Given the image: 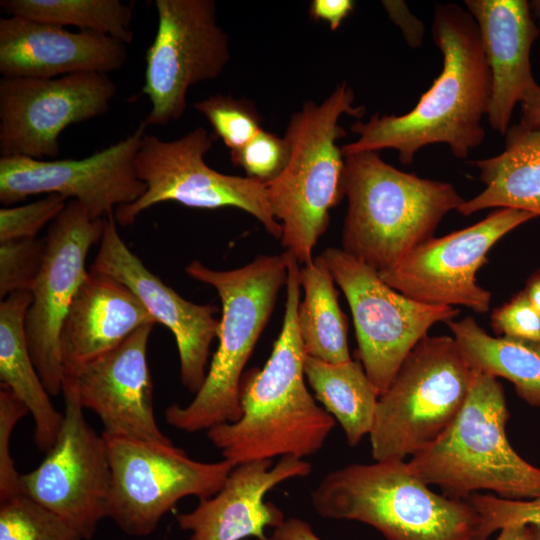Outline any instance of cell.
Wrapping results in <instances>:
<instances>
[{
  "label": "cell",
  "mask_w": 540,
  "mask_h": 540,
  "mask_svg": "<svg viewBox=\"0 0 540 540\" xmlns=\"http://www.w3.org/2000/svg\"><path fill=\"white\" fill-rule=\"evenodd\" d=\"M521 104L520 123L531 128L540 127V85H534L524 96Z\"/></svg>",
  "instance_id": "41"
},
{
  "label": "cell",
  "mask_w": 540,
  "mask_h": 540,
  "mask_svg": "<svg viewBox=\"0 0 540 540\" xmlns=\"http://www.w3.org/2000/svg\"><path fill=\"white\" fill-rule=\"evenodd\" d=\"M146 127L143 121L126 138L82 159L0 157V203L9 207L32 195L58 194L78 201L92 219L113 215L146 190L135 170Z\"/></svg>",
  "instance_id": "17"
},
{
  "label": "cell",
  "mask_w": 540,
  "mask_h": 540,
  "mask_svg": "<svg viewBox=\"0 0 540 540\" xmlns=\"http://www.w3.org/2000/svg\"><path fill=\"white\" fill-rule=\"evenodd\" d=\"M10 16L58 26H75L130 43L133 4L120 0H1Z\"/></svg>",
  "instance_id": "29"
},
{
  "label": "cell",
  "mask_w": 540,
  "mask_h": 540,
  "mask_svg": "<svg viewBox=\"0 0 540 540\" xmlns=\"http://www.w3.org/2000/svg\"><path fill=\"white\" fill-rule=\"evenodd\" d=\"M32 301L30 291L13 292L0 303V380L24 403L34 421L37 448L48 452L63 425L29 352L25 319Z\"/></svg>",
  "instance_id": "24"
},
{
  "label": "cell",
  "mask_w": 540,
  "mask_h": 540,
  "mask_svg": "<svg viewBox=\"0 0 540 540\" xmlns=\"http://www.w3.org/2000/svg\"><path fill=\"white\" fill-rule=\"evenodd\" d=\"M481 38L492 79L487 119L505 135L513 110L536 85L530 53L540 34L526 0H465Z\"/></svg>",
  "instance_id": "22"
},
{
  "label": "cell",
  "mask_w": 540,
  "mask_h": 540,
  "mask_svg": "<svg viewBox=\"0 0 540 540\" xmlns=\"http://www.w3.org/2000/svg\"><path fill=\"white\" fill-rule=\"evenodd\" d=\"M311 501L321 517L367 524L386 540H480L475 508L433 492L405 460L335 469L322 478Z\"/></svg>",
  "instance_id": "6"
},
{
  "label": "cell",
  "mask_w": 540,
  "mask_h": 540,
  "mask_svg": "<svg viewBox=\"0 0 540 540\" xmlns=\"http://www.w3.org/2000/svg\"><path fill=\"white\" fill-rule=\"evenodd\" d=\"M534 218L516 209H496L469 227L429 239L379 275L391 288L419 303L486 313L491 293L477 283V271L501 238Z\"/></svg>",
  "instance_id": "15"
},
{
  "label": "cell",
  "mask_w": 540,
  "mask_h": 540,
  "mask_svg": "<svg viewBox=\"0 0 540 540\" xmlns=\"http://www.w3.org/2000/svg\"><path fill=\"white\" fill-rule=\"evenodd\" d=\"M480 516V540L511 525L540 527V497L507 500L495 495L473 494L466 499Z\"/></svg>",
  "instance_id": "34"
},
{
  "label": "cell",
  "mask_w": 540,
  "mask_h": 540,
  "mask_svg": "<svg viewBox=\"0 0 540 540\" xmlns=\"http://www.w3.org/2000/svg\"><path fill=\"white\" fill-rule=\"evenodd\" d=\"M509 417L502 384L474 371L458 416L435 442L406 462L410 472L453 499L466 500L480 490L507 500L540 497V468L509 443Z\"/></svg>",
  "instance_id": "5"
},
{
  "label": "cell",
  "mask_w": 540,
  "mask_h": 540,
  "mask_svg": "<svg viewBox=\"0 0 540 540\" xmlns=\"http://www.w3.org/2000/svg\"><path fill=\"white\" fill-rule=\"evenodd\" d=\"M116 94V83L104 73L2 77L0 157L57 158L62 132L105 114Z\"/></svg>",
  "instance_id": "14"
},
{
  "label": "cell",
  "mask_w": 540,
  "mask_h": 540,
  "mask_svg": "<svg viewBox=\"0 0 540 540\" xmlns=\"http://www.w3.org/2000/svg\"><path fill=\"white\" fill-rule=\"evenodd\" d=\"M532 303L540 311V268L533 271L525 282L523 289Z\"/></svg>",
  "instance_id": "43"
},
{
  "label": "cell",
  "mask_w": 540,
  "mask_h": 540,
  "mask_svg": "<svg viewBox=\"0 0 540 540\" xmlns=\"http://www.w3.org/2000/svg\"><path fill=\"white\" fill-rule=\"evenodd\" d=\"M268 540H322L303 519L291 517L273 528Z\"/></svg>",
  "instance_id": "40"
},
{
  "label": "cell",
  "mask_w": 540,
  "mask_h": 540,
  "mask_svg": "<svg viewBox=\"0 0 540 540\" xmlns=\"http://www.w3.org/2000/svg\"><path fill=\"white\" fill-rule=\"evenodd\" d=\"M355 2L351 0H313L309 6L312 19L325 21L335 31L353 11Z\"/></svg>",
  "instance_id": "39"
},
{
  "label": "cell",
  "mask_w": 540,
  "mask_h": 540,
  "mask_svg": "<svg viewBox=\"0 0 540 540\" xmlns=\"http://www.w3.org/2000/svg\"><path fill=\"white\" fill-rule=\"evenodd\" d=\"M114 214L104 219L99 249L90 271L109 275L130 288L156 320L174 335L180 379L197 393L207 374L211 342L217 337L218 307L200 305L181 297L148 270L120 237Z\"/></svg>",
  "instance_id": "18"
},
{
  "label": "cell",
  "mask_w": 540,
  "mask_h": 540,
  "mask_svg": "<svg viewBox=\"0 0 540 540\" xmlns=\"http://www.w3.org/2000/svg\"><path fill=\"white\" fill-rule=\"evenodd\" d=\"M495 540H530V527L528 525H511L499 530Z\"/></svg>",
  "instance_id": "42"
},
{
  "label": "cell",
  "mask_w": 540,
  "mask_h": 540,
  "mask_svg": "<svg viewBox=\"0 0 540 540\" xmlns=\"http://www.w3.org/2000/svg\"><path fill=\"white\" fill-rule=\"evenodd\" d=\"M490 322L499 336L540 341V311L523 289L496 307Z\"/></svg>",
  "instance_id": "37"
},
{
  "label": "cell",
  "mask_w": 540,
  "mask_h": 540,
  "mask_svg": "<svg viewBox=\"0 0 540 540\" xmlns=\"http://www.w3.org/2000/svg\"><path fill=\"white\" fill-rule=\"evenodd\" d=\"M154 5L158 25L147 49L142 89L151 110L144 123L164 126L183 116L191 86L221 75L230 49L214 0H156Z\"/></svg>",
  "instance_id": "12"
},
{
  "label": "cell",
  "mask_w": 540,
  "mask_h": 540,
  "mask_svg": "<svg viewBox=\"0 0 540 540\" xmlns=\"http://www.w3.org/2000/svg\"><path fill=\"white\" fill-rule=\"evenodd\" d=\"M214 133L231 151L243 147L262 129V119L252 101L217 94L194 103Z\"/></svg>",
  "instance_id": "31"
},
{
  "label": "cell",
  "mask_w": 540,
  "mask_h": 540,
  "mask_svg": "<svg viewBox=\"0 0 540 540\" xmlns=\"http://www.w3.org/2000/svg\"><path fill=\"white\" fill-rule=\"evenodd\" d=\"M382 5L389 18L401 29L408 45L412 48L421 46L425 32L424 24L411 13L405 2L384 0Z\"/></svg>",
  "instance_id": "38"
},
{
  "label": "cell",
  "mask_w": 540,
  "mask_h": 540,
  "mask_svg": "<svg viewBox=\"0 0 540 540\" xmlns=\"http://www.w3.org/2000/svg\"><path fill=\"white\" fill-rule=\"evenodd\" d=\"M212 145V136L201 126L173 140L145 133L135 157V170L146 190L136 201L116 208V223L131 225L146 209L175 201L193 208H239L280 239L282 226L273 214L266 184L210 168L204 156Z\"/></svg>",
  "instance_id": "9"
},
{
  "label": "cell",
  "mask_w": 540,
  "mask_h": 540,
  "mask_svg": "<svg viewBox=\"0 0 540 540\" xmlns=\"http://www.w3.org/2000/svg\"><path fill=\"white\" fill-rule=\"evenodd\" d=\"M344 159L342 249L378 272L433 238L444 216L465 202L451 183L401 171L378 152Z\"/></svg>",
  "instance_id": "3"
},
{
  "label": "cell",
  "mask_w": 540,
  "mask_h": 540,
  "mask_svg": "<svg viewBox=\"0 0 540 540\" xmlns=\"http://www.w3.org/2000/svg\"><path fill=\"white\" fill-rule=\"evenodd\" d=\"M29 413L27 407L6 386L0 389V502L21 494L20 473L10 452V443L18 421Z\"/></svg>",
  "instance_id": "36"
},
{
  "label": "cell",
  "mask_w": 540,
  "mask_h": 540,
  "mask_svg": "<svg viewBox=\"0 0 540 540\" xmlns=\"http://www.w3.org/2000/svg\"><path fill=\"white\" fill-rule=\"evenodd\" d=\"M432 35L443 68L431 87L406 114L375 113L366 122L356 121L351 130L358 138L341 147L343 156L393 149L401 163L410 165L431 144H446L455 157L465 158L483 142L492 79L477 24L459 5L439 4Z\"/></svg>",
  "instance_id": "1"
},
{
  "label": "cell",
  "mask_w": 540,
  "mask_h": 540,
  "mask_svg": "<svg viewBox=\"0 0 540 540\" xmlns=\"http://www.w3.org/2000/svg\"><path fill=\"white\" fill-rule=\"evenodd\" d=\"M104 219H92L78 201L71 200L48 228L42 264L30 290L25 332L37 372L52 396L62 393V325L88 274L86 258L91 246L101 240Z\"/></svg>",
  "instance_id": "16"
},
{
  "label": "cell",
  "mask_w": 540,
  "mask_h": 540,
  "mask_svg": "<svg viewBox=\"0 0 540 540\" xmlns=\"http://www.w3.org/2000/svg\"><path fill=\"white\" fill-rule=\"evenodd\" d=\"M66 199L58 194L26 205L0 209V243L16 239H32L48 222H53L66 206Z\"/></svg>",
  "instance_id": "35"
},
{
  "label": "cell",
  "mask_w": 540,
  "mask_h": 540,
  "mask_svg": "<svg viewBox=\"0 0 540 540\" xmlns=\"http://www.w3.org/2000/svg\"><path fill=\"white\" fill-rule=\"evenodd\" d=\"M311 471L309 462L294 456H282L274 465L271 459L238 464L216 494L177 514L176 522L190 532L189 540H268L265 528H275L286 518L280 508L264 500L265 495Z\"/></svg>",
  "instance_id": "20"
},
{
  "label": "cell",
  "mask_w": 540,
  "mask_h": 540,
  "mask_svg": "<svg viewBox=\"0 0 540 540\" xmlns=\"http://www.w3.org/2000/svg\"><path fill=\"white\" fill-rule=\"evenodd\" d=\"M146 324L157 322L130 288L109 275L89 271L60 333L64 372L109 352Z\"/></svg>",
  "instance_id": "23"
},
{
  "label": "cell",
  "mask_w": 540,
  "mask_h": 540,
  "mask_svg": "<svg viewBox=\"0 0 540 540\" xmlns=\"http://www.w3.org/2000/svg\"><path fill=\"white\" fill-rule=\"evenodd\" d=\"M320 256L347 299L358 360L381 395L431 327L452 321L459 310L406 297L386 284L377 270L343 249L330 247Z\"/></svg>",
  "instance_id": "11"
},
{
  "label": "cell",
  "mask_w": 540,
  "mask_h": 540,
  "mask_svg": "<svg viewBox=\"0 0 540 540\" xmlns=\"http://www.w3.org/2000/svg\"><path fill=\"white\" fill-rule=\"evenodd\" d=\"M126 44L108 35L10 16L0 19L2 77L57 78L121 69Z\"/></svg>",
  "instance_id": "21"
},
{
  "label": "cell",
  "mask_w": 540,
  "mask_h": 540,
  "mask_svg": "<svg viewBox=\"0 0 540 540\" xmlns=\"http://www.w3.org/2000/svg\"><path fill=\"white\" fill-rule=\"evenodd\" d=\"M484 190L459 206L468 216L488 208H511L540 216V127L516 123L505 134L504 150L470 162Z\"/></svg>",
  "instance_id": "25"
},
{
  "label": "cell",
  "mask_w": 540,
  "mask_h": 540,
  "mask_svg": "<svg viewBox=\"0 0 540 540\" xmlns=\"http://www.w3.org/2000/svg\"><path fill=\"white\" fill-rule=\"evenodd\" d=\"M230 154L233 165L241 167L246 177L268 184L286 167L290 145L285 137L262 129L243 147Z\"/></svg>",
  "instance_id": "33"
},
{
  "label": "cell",
  "mask_w": 540,
  "mask_h": 540,
  "mask_svg": "<svg viewBox=\"0 0 540 540\" xmlns=\"http://www.w3.org/2000/svg\"><path fill=\"white\" fill-rule=\"evenodd\" d=\"M473 375L452 336L420 340L379 395L369 434L374 461L405 460L435 442L462 409Z\"/></svg>",
  "instance_id": "8"
},
{
  "label": "cell",
  "mask_w": 540,
  "mask_h": 540,
  "mask_svg": "<svg viewBox=\"0 0 540 540\" xmlns=\"http://www.w3.org/2000/svg\"><path fill=\"white\" fill-rule=\"evenodd\" d=\"M304 298L299 303L297 324L306 354L328 362L351 360L347 343V318L338 303L332 274L321 256L299 271Z\"/></svg>",
  "instance_id": "28"
},
{
  "label": "cell",
  "mask_w": 540,
  "mask_h": 540,
  "mask_svg": "<svg viewBox=\"0 0 540 540\" xmlns=\"http://www.w3.org/2000/svg\"><path fill=\"white\" fill-rule=\"evenodd\" d=\"M0 540H84L66 520L23 493L0 502Z\"/></svg>",
  "instance_id": "30"
},
{
  "label": "cell",
  "mask_w": 540,
  "mask_h": 540,
  "mask_svg": "<svg viewBox=\"0 0 540 540\" xmlns=\"http://www.w3.org/2000/svg\"><path fill=\"white\" fill-rule=\"evenodd\" d=\"M291 253L259 255L231 270H215L194 260L185 268L193 279L216 289L222 304L218 347L206 378L186 406L172 404L166 422L194 433L237 421L242 415L240 383L244 367L286 285Z\"/></svg>",
  "instance_id": "4"
},
{
  "label": "cell",
  "mask_w": 540,
  "mask_h": 540,
  "mask_svg": "<svg viewBox=\"0 0 540 540\" xmlns=\"http://www.w3.org/2000/svg\"><path fill=\"white\" fill-rule=\"evenodd\" d=\"M532 16L535 17L539 24L540 29V0H532L529 2Z\"/></svg>",
  "instance_id": "44"
},
{
  "label": "cell",
  "mask_w": 540,
  "mask_h": 540,
  "mask_svg": "<svg viewBox=\"0 0 540 540\" xmlns=\"http://www.w3.org/2000/svg\"><path fill=\"white\" fill-rule=\"evenodd\" d=\"M447 325L472 370L510 381L519 398L540 407V341L493 337L471 316Z\"/></svg>",
  "instance_id": "26"
},
{
  "label": "cell",
  "mask_w": 540,
  "mask_h": 540,
  "mask_svg": "<svg viewBox=\"0 0 540 540\" xmlns=\"http://www.w3.org/2000/svg\"><path fill=\"white\" fill-rule=\"evenodd\" d=\"M45 241L36 238L0 243V297L17 291H30L39 273Z\"/></svg>",
  "instance_id": "32"
},
{
  "label": "cell",
  "mask_w": 540,
  "mask_h": 540,
  "mask_svg": "<svg viewBox=\"0 0 540 540\" xmlns=\"http://www.w3.org/2000/svg\"><path fill=\"white\" fill-rule=\"evenodd\" d=\"M111 467L107 517L129 536L153 533L162 517L187 496L216 494L235 465L225 459L201 462L173 443L103 434Z\"/></svg>",
  "instance_id": "10"
},
{
  "label": "cell",
  "mask_w": 540,
  "mask_h": 540,
  "mask_svg": "<svg viewBox=\"0 0 540 540\" xmlns=\"http://www.w3.org/2000/svg\"><path fill=\"white\" fill-rule=\"evenodd\" d=\"M530 527V540H540V527L538 526H529Z\"/></svg>",
  "instance_id": "45"
},
{
  "label": "cell",
  "mask_w": 540,
  "mask_h": 540,
  "mask_svg": "<svg viewBox=\"0 0 540 540\" xmlns=\"http://www.w3.org/2000/svg\"><path fill=\"white\" fill-rule=\"evenodd\" d=\"M299 263L291 257L283 324L263 368H252L240 383L241 417L207 430L223 459L241 463L294 456L303 459L322 449L335 426L305 383L307 356L297 324Z\"/></svg>",
  "instance_id": "2"
},
{
  "label": "cell",
  "mask_w": 540,
  "mask_h": 540,
  "mask_svg": "<svg viewBox=\"0 0 540 540\" xmlns=\"http://www.w3.org/2000/svg\"><path fill=\"white\" fill-rule=\"evenodd\" d=\"M154 325L141 326L109 352L64 372L74 378L83 409L101 420L103 434L172 443L159 428L153 410L147 346Z\"/></svg>",
  "instance_id": "19"
},
{
  "label": "cell",
  "mask_w": 540,
  "mask_h": 540,
  "mask_svg": "<svg viewBox=\"0 0 540 540\" xmlns=\"http://www.w3.org/2000/svg\"><path fill=\"white\" fill-rule=\"evenodd\" d=\"M63 425L53 447L20 475L21 492L70 523L84 540L107 517L111 467L105 438L88 424L71 375L64 374Z\"/></svg>",
  "instance_id": "13"
},
{
  "label": "cell",
  "mask_w": 540,
  "mask_h": 540,
  "mask_svg": "<svg viewBox=\"0 0 540 540\" xmlns=\"http://www.w3.org/2000/svg\"><path fill=\"white\" fill-rule=\"evenodd\" d=\"M353 103L354 92L345 82L320 104L304 102L286 128L289 161L266 184L273 214L282 226L281 243L303 265L313 260V248L328 228L330 210L345 197V159L336 142L347 135L339 125L340 117H362L365 112Z\"/></svg>",
  "instance_id": "7"
},
{
  "label": "cell",
  "mask_w": 540,
  "mask_h": 540,
  "mask_svg": "<svg viewBox=\"0 0 540 540\" xmlns=\"http://www.w3.org/2000/svg\"><path fill=\"white\" fill-rule=\"evenodd\" d=\"M304 373L315 398L341 425L350 447L373 426L379 393L359 360L328 363L306 356Z\"/></svg>",
  "instance_id": "27"
}]
</instances>
